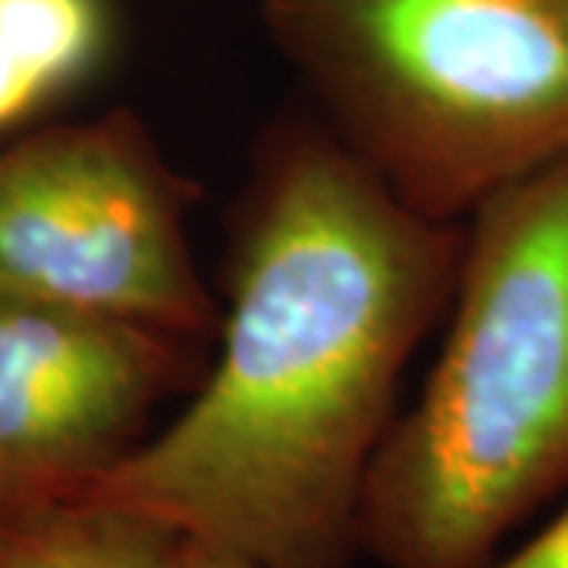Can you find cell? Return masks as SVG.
Here are the masks:
<instances>
[{
	"label": "cell",
	"mask_w": 568,
	"mask_h": 568,
	"mask_svg": "<svg viewBox=\"0 0 568 568\" xmlns=\"http://www.w3.org/2000/svg\"><path fill=\"white\" fill-rule=\"evenodd\" d=\"M465 224L407 209L332 130L275 133L190 402L73 499L263 568H345L407 361L452 304Z\"/></svg>",
	"instance_id": "6da1fadb"
},
{
	"label": "cell",
	"mask_w": 568,
	"mask_h": 568,
	"mask_svg": "<svg viewBox=\"0 0 568 568\" xmlns=\"http://www.w3.org/2000/svg\"><path fill=\"white\" fill-rule=\"evenodd\" d=\"M568 487V155L465 222L448 328L366 474L357 544L386 568H487Z\"/></svg>",
	"instance_id": "7a4b0ae2"
},
{
	"label": "cell",
	"mask_w": 568,
	"mask_h": 568,
	"mask_svg": "<svg viewBox=\"0 0 568 568\" xmlns=\"http://www.w3.org/2000/svg\"><path fill=\"white\" fill-rule=\"evenodd\" d=\"M263 17L332 133L433 222L568 155V0H263Z\"/></svg>",
	"instance_id": "3957f363"
},
{
	"label": "cell",
	"mask_w": 568,
	"mask_h": 568,
	"mask_svg": "<svg viewBox=\"0 0 568 568\" xmlns=\"http://www.w3.org/2000/svg\"><path fill=\"white\" fill-rule=\"evenodd\" d=\"M196 190L130 111L44 130L0 152V291L219 335L186 237Z\"/></svg>",
	"instance_id": "277c9868"
},
{
	"label": "cell",
	"mask_w": 568,
	"mask_h": 568,
	"mask_svg": "<svg viewBox=\"0 0 568 568\" xmlns=\"http://www.w3.org/2000/svg\"><path fill=\"white\" fill-rule=\"evenodd\" d=\"M203 342L0 291V521L80 496L196 383Z\"/></svg>",
	"instance_id": "5b68a950"
},
{
	"label": "cell",
	"mask_w": 568,
	"mask_h": 568,
	"mask_svg": "<svg viewBox=\"0 0 568 568\" xmlns=\"http://www.w3.org/2000/svg\"><path fill=\"white\" fill-rule=\"evenodd\" d=\"M108 48L104 0H0V133L73 95Z\"/></svg>",
	"instance_id": "8992f818"
},
{
	"label": "cell",
	"mask_w": 568,
	"mask_h": 568,
	"mask_svg": "<svg viewBox=\"0 0 568 568\" xmlns=\"http://www.w3.org/2000/svg\"><path fill=\"white\" fill-rule=\"evenodd\" d=\"M174 530L130 508L63 499L0 530V568H155Z\"/></svg>",
	"instance_id": "52a82bcc"
},
{
	"label": "cell",
	"mask_w": 568,
	"mask_h": 568,
	"mask_svg": "<svg viewBox=\"0 0 568 568\" xmlns=\"http://www.w3.org/2000/svg\"><path fill=\"white\" fill-rule=\"evenodd\" d=\"M487 568H568V506L528 544L503 559H493Z\"/></svg>",
	"instance_id": "ba28073f"
},
{
	"label": "cell",
	"mask_w": 568,
	"mask_h": 568,
	"mask_svg": "<svg viewBox=\"0 0 568 568\" xmlns=\"http://www.w3.org/2000/svg\"><path fill=\"white\" fill-rule=\"evenodd\" d=\"M155 568H263L253 559H246L234 549L203 544L193 537H174V544L164 549V556L155 562Z\"/></svg>",
	"instance_id": "9c48e42d"
},
{
	"label": "cell",
	"mask_w": 568,
	"mask_h": 568,
	"mask_svg": "<svg viewBox=\"0 0 568 568\" xmlns=\"http://www.w3.org/2000/svg\"><path fill=\"white\" fill-rule=\"evenodd\" d=\"M3 525H7V521H0V530H3Z\"/></svg>",
	"instance_id": "30bf717a"
}]
</instances>
